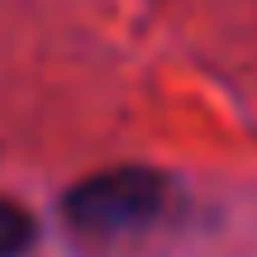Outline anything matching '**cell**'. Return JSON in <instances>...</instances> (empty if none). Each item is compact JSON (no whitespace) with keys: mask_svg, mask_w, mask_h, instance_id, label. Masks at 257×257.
<instances>
[{"mask_svg":"<svg viewBox=\"0 0 257 257\" xmlns=\"http://www.w3.org/2000/svg\"><path fill=\"white\" fill-rule=\"evenodd\" d=\"M172 176L157 167H110L62 195V219L86 238H134L167 219Z\"/></svg>","mask_w":257,"mask_h":257,"instance_id":"obj_1","label":"cell"},{"mask_svg":"<svg viewBox=\"0 0 257 257\" xmlns=\"http://www.w3.org/2000/svg\"><path fill=\"white\" fill-rule=\"evenodd\" d=\"M34 238H38L34 214L19 200H5V195H0V257H24L34 248Z\"/></svg>","mask_w":257,"mask_h":257,"instance_id":"obj_2","label":"cell"}]
</instances>
